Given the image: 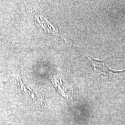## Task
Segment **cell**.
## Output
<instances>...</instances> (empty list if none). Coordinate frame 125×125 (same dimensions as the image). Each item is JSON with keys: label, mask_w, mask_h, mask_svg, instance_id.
I'll list each match as a JSON object with an SVG mask.
<instances>
[{"label": "cell", "mask_w": 125, "mask_h": 125, "mask_svg": "<svg viewBox=\"0 0 125 125\" xmlns=\"http://www.w3.org/2000/svg\"><path fill=\"white\" fill-rule=\"evenodd\" d=\"M89 59L92 62V65L94 67V71L97 73H102L104 74L107 76L109 81L111 80L112 76L113 74H121V73H125V69L122 71H115V70H112L109 68L106 65L105 62L110 58H108L104 60H98L97 59H93L90 56H87Z\"/></svg>", "instance_id": "cell-1"}, {"label": "cell", "mask_w": 125, "mask_h": 125, "mask_svg": "<svg viewBox=\"0 0 125 125\" xmlns=\"http://www.w3.org/2000/svg\"><path fill=\"white\" fill-rule=\"evenodd\" d=\"M51 79L53 84L55 85L56 88L58 89V91H59L62 96L68 100L72 99L73 89L71 86H69L67 83L63 82L62 79H58V78L53 77V79Z\"/></svg>", "instance_id": "cell-2"}]
</instances>
